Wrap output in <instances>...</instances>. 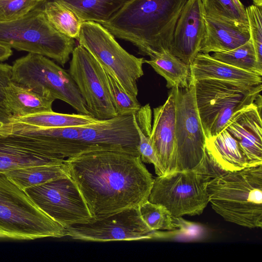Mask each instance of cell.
<instances>
[{
	"label": "cell",
	"instance_id": "1",
	"mask_svg": "<svg viewBox=\"0 0 262 262\" xmlns=\"http://www.w3.org/2000/svg\"><path fill=\"white\" fill-rule=\"evenodd\" d=\"M93 217L139 206L148 201L154 183L140 156L91 151L64 160Z\"/></svg>",
	"mask_w": 262,
	"mask_h": 262
},
{
	"label": "cell",
	"instance_id": "2",
	"mask_svg": "<svg viewBox=\"0 0 262 262\" xmlns=\"http://www.w3.org/2000/svg\"><path fill=\"white\" fill-rule=\"evenodd\" d=\"M187 0H131L102 25L116 37L130 42L140 54L170 51L177 20Z\"/></svg>",
	"mask_w": 262,
	"mask_h": 262
},
{
	"label": "cell",
	"instance_id": "3",
	"mask_svg": "<svg viewBox=\"0 0 262 262\" xmlns=\"http://www.w3.org/2000/svg\"><path fill=\"white\" fill-rule=\"evenodd\" d=\"M207 189L209 203L225 221L249 228L262 227V165L211 179Z\"/></svg>",
	"mask_w": 262,
	"mask_h": 262
},
{
	"label": "cell",
	"instance_id": "4",
	"mask_svg": "<svg viewBox=\"0 0 262 262\" xmlns=\"http://www.w3.org/2000/svg\"><path fill=\"white\" fill-rule=\"evenodd\" d=\"M65 236V227L46 214L24 190L0 173V237L32 240Z\"/></svg>",
	"mask_w": 262,
	"mask_h": 262
},
{
	"label": "cell",
	"instance_id": "5",
	"mask_svg": "<svg viewBox=\"0 0 262 262\" xmlns=\"http://www.w3.org/2000/svg\"><path fill=\"white\" fill-rule=\"evenodd\" d=\"M42 4L17 19L0 21V44L45 56L64 67L75 47V41L52 26Z\"/></svg>",
	"mask_w": 262,
	"mask_h": 262
},
{
	"label": "cell",
	"instance_id": "6",
	"mask_svg": "<svg viewBox=\"0 0 262 262\" xmlns=\"http://www.w3.org/2000/svg\"><path fill=\"white\" fill-rule=\"evenodd\" d=\"M198 111L206 139L216 136L232 116L254 103L260 95L262 84L206 79L193 83Z\"/></svg>",
	"mask_w": 262,
	"mask_h": 262
},
{
	"label": "cell",
	"instance_id": "7",
	"mask_svg": "<svg viewBox=\"0 0 262 262\" xmlns=\"http://www.w3.org/2000/svg\"><path fill=\"white\" fill-rule=\"evenodd\" d=\"M12 67L14 82L62 100L79 114L91 115L69 73L48 57L29 53L16 59Z\"/></svg>",
	"mask_w": 262,
	"mask_h": 262
},
{
	"label": "cell",
	"instance_id": "8",
	"mask_svg": "<svg viewBox=\"0 0 262 262\" xmlns=\"http://www.w3.org/2000/svg\"><path fill=\"white\" fill-rule=\"evenodd\" d=\"M211 179L199 166L158 176L148 201L164 206L174 217L200 215L209 203Z\"/></svg>",
	"mask_w": 262,
	"mask_h": 262
},
{
	"label": "cell",
	"instance_id": "9",
	"mask_svg": "<svg viewBox=\"0 0 262 262\" xmlns=\"http://www.w3.org/2000/svg\"><path fill=\"white\" fill-rule=\"evenodd\" d=\"M77 40L102 66L110 71L127 93L137 98V82L144 74L143 58L129 54L102 25L82 23Z\"/></svg>",
	"mask_w": 262,
	"mask_h": 262
},
{
	"label": "cell",
	"instance_id": "10",
	"mask_svg": "<svg viewBox=\"0 0 262 262\" xmlns=\"http://www.w3.org/2000/svg\"><path fill=\"white\" fill-rule=\"evenodd\" d=\"M172 89L176 104L173 171L193 169L203 160L206 140L196 106L195 85Z\"/></svg>",
	"mask_w": 262,
	"mask_h": 262
},
{
	"label": "cell",
	"instance_id": "11",
	"mask_svg": "<svg viewBox=\"0 0 262 262\" xmlns=\"http://www.w3.org/2000/svg\"><path fill=\"white\" fill-rule=\"evenodd\" d=\"M24 191L42 211L65 228L93 217L71 176L55 179Z\"/></svg>",
	"mask_w": 262,
	"mask_h": 262
},
{
	"label": "cell",
	"instance_id": "12",
	"mask_svg": "<svg viewBox=\"0 0 262 262\" xmlns=\"http://www.w3.org/2000/svg\"><path fill=\"white\" fill-rule=\"evenodd\" d=\"M67 236L94 242L137 241L160 237L158 231L150 229L142 220L139 206L126 208L86 222L66 227Z\"/></svg>",
	"mask_w": 262,
	"mask_h": 262
},
{
	"label": "cell",
	"instance_id": "13",
	"mask_svg": "<svg viewBox=\"0 0 262 262\" xmlns=\"http://www.w3.org/2000/svg\"><path fill=\"white\" fill-rule=\"evenodd\" d=\"M68 73L75 82L91 116L98 120L118 116L103 67L79 44L72 52Z\"/></svg>",
	"mask_w": 262,
	"mask_h": 262
},
{
	"label": "cell",
	"instance_id": "14",
	"mask_svg": "<svg viewBox=\"0 0 262 262\" xmlns=\"http://www.w3.org/2000/svg\"><path fill=\"white\" fill-rule=\"evenodd\" d=\"M135 114L117 116L81 126L79 140L92 150L123 151L140 156Z\"/></svg>",
	"mask_w": 262,
	"mask_h": 262
},
{
	"label": "cell",
	"instance_id": "15",
	"mask_svg": "<svg viewBox=\"0 0 262 262\" xmlns=\"http://www.w3.org/2000/svg\"><path fill=\"white\" fill-rule=\"evenodd\" d=\"M202 0H187L177 20L170 52L190 64L200 53L206 33Z\"/></svg>",
	"mask_w": 262,
	"mask_h": 262
},
{
	"label": "cell",
	"instance_id": "16",
	"mask_svg": "<svg viewBox=\"0 0 262 262\" xmlns=\"http://www.w3.org/2000/svg\"><path fill=\"white\" fill-rule=\"evenodd\" d=\"M261 111L255 101L236 112L225 127L238 142L249 166L262 165Z\"/></svg>",
	"mask_w": 262,
	"mask_h": 262
},
{
	"label": "cell",
	"instance_id": "17",
	"mask_svg": "<svg viewBox=\"0 0 262 262\" xmlns=\"http://www.w3.org/2000/svg\"><path fill=\"white\" fill-rule=\"evenodd\" d=\"M64 161L48 156L34 139L18 134H0V173L26 167Z\"/></svg>",
	"mask_w": 262,
	"mask_h": 262
},
{
	"label": "cell",
	"instance_id": "18",
	"mask_svg": "<svg viewBox=\"0 0 262 262\" xmlns=\"http://www.w3.org/2000/svg\"><path fill=\"white\" fill-rule=\"evenodd\" d=\"M150 140L164 175L173 171L176 104L171 89L165 102L153 110Z\"/></svg>",
	"mask_w": 262,
	"mask_h": 262
},
{
	"label": "cell",
	"instance_id": "19",
	"mask_svg": "<svg viewBox=\"0 0 262 262\" xmlns=\"http://www.w3.org/2000/svg\"><path fill=\"white\" fill-rule=\"evenodd\" d=\"M80 126L43 128L12 134L34 139L42 146L49 157L64 161L69 158L93 151L79 140Z\"/></svg>",
	"mask_w": 262,
	"mask_h": 262
},
{
	"label": "cell",
	"instance_id": "20",
	"mask_svg": "<svg viewBox=\"0 0 262 262\" xmlns=\"http://www.w3.org/2000/svg\"><path fill=\"white\" fill-rule=\"evenodd\" d=\"M53 98L11 81L0 103V124L8 120L53 111Z\"/></svg>",
	"mask_w": 262,
	"mask_h": 262
},
{
	"label": "cell",
	"instance_id": "21",
	"mask_svg": "<svg viewBox=\"0 0 262 262\" xmlns=\"http://www.w3.org/2000/svg\"><path fill=\"white\" fill-rule=\"evenodd\" d=\"M206 33L200 53L228 51L248 41L249 26L205 16Z\"/></svg>",
	"mask_w": 262,
	"mask_h": 262
},
{
	"label": "cell",
	"instance_id": "22",
	"mask_svg": "<svg viewBox=\"0 0 262 262\" xmlns=\"http://www.w3.org/2000/svg\"><path fill=\"white\" fill-rule=\"evenodd\" d=\"M189 84L206 79L236 82L249 85L262 84V74L242 70L199 53L189 64Z\"/></svg>",
	"mask_w": 262,
	"mask_h": 262
},
{
	"label": "cell",
	"instance_id": "23",
	"mask_svg": "<svg viewBox=\"0 0 262 262\" xmlns=\"http://www.w3.org/2000/svg\"><path fill=\"white\" fill-rule=\"evenodd\" d=\"M93 116L85 114H68L53 111L8 120L0 124V134L43 128L80 126L98 122Z\"/></svg>",
	"mask_w": 262,
	"mask_h": 262
},
{
	"label": "cell",
	"instance_id": "24",
	"mask_svg": "<svg viewBox=\"0 0 262 262\" xmlns=\"http://www.w3.org/2000/svg\"><path fill=\"white\" fill-rule=\"evenodd\" d=\"M205 150L211 160L224 173L249 166L238 142L226 129L206 139Z\"/></svg>",
	"mask_w": 262,
	"mask_h": 262
},
{
	"label": "cell",
	"instance_id": "25",
	"mask_svg": "<svg viewBox=\"0 0 262 262\" xmlns=\"http://www.w3.org/2000/svg\"><path fill=\"white\" fill-rule=\"evenodd\" d=\"M144 62L149 64L165 79L167 88H185L189 86L190 65L169 51L156 53L150 57L149 60L144 59Z\"/></svg>",
	"mask_w": 262,
	"mask_h": 262
},
{
	"label": "cell",
	"instance_id": "26",
	"mask_svg": "<svg viewBox=\"0 0 262 262\" xmlns=\"http://www.w3.org/2000/svg\"><path fill=\"white\" fill-rule=\"evenodd\" d=\"M4 173L24 191L55 179L70 176L68 166L64 162L18 168Z\"/></svg>",
	"mask_w": 262,
	"mask_h": 262
},
{
	"label": "cell",
	"instance_id": "27",
	"mask_svg": "<svg viewBox=\"0 0 262 262\" xmlns=\"http://www.w3.org/2000/svg\"><path fill=\"white\" fill-rule=\"evenodd\" d=\"M72 10L82 21L103 24L131 0H57Z\"/></svg>",
	"mask_w": 262,
	"mask_h": 262
},
{
	"label": "cell",
	"instance_id": "28",
	"mask_svg": "<svg viewBox=\"0 0 262 262\" xmlns=\"http://www.w3.org/2000/svg\"><path fill=\"white\" fill-rule=\"evenodd\" d=\"M42 7L46 17L56 30L77 39L82 22L72 10L57 0H47Z\"/></svg>",
	"mask_w": 262,
	"mask_h": 262
},
{
	"label": "cell",
	"instance_id": "29",
	"mask_svg": "<svg viewBox=\"0 0 262 262\" xmlns=\"http://www.w3.org/2000/svg\"><path fill=\"white\" fill-rule=\"evenodd\" d=\"M214 59L237 68L262 74V68L257 61L251 39L244 44L228 51L214 52Z\"/></svg>",
	"mask_w": 262,
	"mask_h": 262
},
{
	"label": "cell",
	"instance_id": "30",
	"mask_svg": "<svg viewBox=\"0 0 262 262\" xmlns=\"http://www.w3.org/2000/svg\"><path fill=\"white\" fill-rule=\"evenodd\" d=\"M205 15L248 25L246 9L239 0H202Z\"/></svg>",
	"mask_w": 262,
	"mask_h": 262
},
{
	"label": "cell",
	"instance_id": "31",
	"mask_svg": "<svg viewBox=\"0 0 262 262\" xmlns=\"http://www.w3.org/2000/svg\"><path fill=\"white\" fill-rule=\"evenodd\" d=\"M103 69L109 92L117 115L135 114L141 107L137 98L133 97L126 92L110 71L104 68Z\"/></svg>",
	"mask_w": 262,
	"mask_h": 262
},
{
	"label": "cell",
	"instance_id": "32",
	"mask_svg": "<svg viewBox=\"0 0 262 262\" xmlns=\"http://www.w3.org/2000/svg\"><path fill=\"white\" fill-rule=\"evenodd\" d=\"M139 209L142 220L151 230L174 231L178 229L173 216L164 206L147 201L139 206Z\"/></svg>",
	"mask_w": 262,
	"mask_h": 262
},
{
	"label": "cell",
	"instance_id": "33",
	"mask_svg": "<svg viewBox=\"0 0 262 262\" xmlns=\"http://www.w3.org/2000/svg\"><path fill=\"white\" fill-rule=\"evenodd\" d=\"M135 121L139 137L138 150L142 161L148 164H152L158 176L164 175L158 158L150 140L151 130V120L137 119L135 116Z\"/></svg>",
	"mask_w": 262,
	"mask_h": 262
},
{
	"label": "cell",
	"instance_id": "34",
	"mask_svg": "<svg viewBox=\"0 0 262 262\" xmlns=\"http://www.w3.org/2000/svg\"><path fill=\"white\" fill-rule=\"evenodd\" d=\"M250 39L256 54L257 61L262 68V6L254 4L245 8Z\"/></svg>",
	"mask_w": 262,
	"mask_h": 262
},
{
	"label": "cell",
	"instance_id": "35",
	"mask_svg": "<svg viewBox=\"0 0 262 262\" xmlns=\"http://www.w3.org/2000/svg\"><path fill=\"white\" fill-rule=\"evenodd\" d=\"M47 0H0V21L17 19Z\"/></svg>",
	"mask_w": 262,
	"mask_h": 262
},
{
	"label": "cell",
	"instance_id": "36",
	"mask_svg": "<svg viewBox=\"0 0 262 262\" xmlns=\"http://www.w3.org/2000/svg\"><path fill=\"white\" fill-rule=\"evenodd\" d=\"M12 67L7 63H0V103L4 97L5 89L12 81Z\"/></svg>",
	"mask_w": 262,
	"mask_h": 262
},
{
	"label": "cell",
	"instance_id": "37",
	"mask_svg": "<svg viewBox=\"0 0 262 262\" xmlns=\"http://www.w3.org/2000/svg\"><path fill=\"white\" fill-rule=\"evenodd\" d=\"M13 54L11 48L0 44V61H3L8 59Z\"/></svg>",
	"mask_w": 262,
	"mask_h": 262
},
{
	"label": "cell",
	"instance_id": "38",
	"mask_svg": "<svg viewBox=\"0 0 262 262\" xmlns=\"http://www.w3.org/2000/svg\"><path fill=\"white\" fill-rule=\"evenodd\" d=\"M253 4L259 6H262V0H252Z\"/></svg>",
	"mask_w": 262,
	"mask_h": 262
}]
</instances>
